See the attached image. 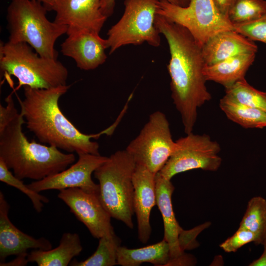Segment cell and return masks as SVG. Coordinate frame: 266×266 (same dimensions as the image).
Masks as SVG:
<instances>
[{"label": "cell", "instance_id": "cell-13", "mask_svg": "<svg viewBox=\"0 0 266 266\" xmlns=\"http://www.w3.org/2000/svg\"><path fill=\"white\" fill-rule=\"evenodd\" d=\"M101 0H56L54 22L67 27L66 34L80 31L100 33L107 17L101 12Z\"/></svg>", "mask_w": 266, "mask_h": 266}, {"label": "cell", "instance_id": "cell-20", "mask_svg": "<svg viewBox=\"0 0 266 266\" xmlns=\"http://www.w3.org/2000/svg\"><path fill=\"white\" fill-rule=\"evenodd\" d=\"M82 249L77 233H65L58 246L48 250H33L28 254L27 259L29 262H35L38 266H66Z\"/></svg>", "mask_w": 266, "mask_h": 266}, {"label": "cell", "instance_id": "cell-5", "mask_svg": "<svg viewBox=\"0 0 266 266\" xmlns=\"http://www.w3.org/2000/svg\"><path fill=\"white\" fill-rule=\"evenodd\" d=\"M25 42H1L0 69L13 76L19 86L48 89L66 85L68 70L56 59L41 57Z\"/></svg>", "mask_w": 266, "mask_h": 266}, {"label": "cell", "instance_id": "cell-4", "mask_svg": "<svg viewBox=\"0 0 266 266\" xmlns=\"http://www.w3.org/2000/svg\"><path fill=\"white\" fill-rule=\"evenodd\" d=\"M47 11L37 0H12L6 14L8 41L27 43L41 57L57 60L55 44L67 27L50 21Z\"/></svg>", "mask_w": 266, "mask_h": 266}, {"label": "cell", "instance_id": "cell-22", "mask_svg": "<svg viewBox=\"0 0 266 266\" xmlns=\"http://www.w3.org/2000/svg\"><path fill=\"white\" fill-rule=\"evenodd\" d=\"M219 106L227 118L245 129L266 128V112L239 103L225 95Z\"/></svg>", "mask_w": 266, "mask_h": 266}, {"label": "cell", "instance_id": "cell-26", "mask_svg": "<svg viewBox=\"0 0 266 266\" xmlns=\"http://www.w3.org/2000/svg\"><path fill=\"white\" fill-rule=\"evenodd\" d=\"M266 14L265 0H235L228 13V17L233 24L253 22Z\"/></svg>", "mask_w": 266, "mask_h": 266}, {"label": "cell", "instance_id": "cell-19", "mask_svg": "<svg viewBox=\"0 0 266 266\" xmlns=\"http://www.w3.org/2000/svg\"><path fill=\"white\" fill-rule=\"evenodd\" d=\"M255 53L238 54L212 65H205L203 74L206 81L221 84L225 88L245 78L255 58Z\"/></svg>", "mask_w": 266, "mask_h": 266}, {"label": "cell", "instance_id": "cell-35", "mask_svg": "<svg viewBox=\"0 0 266 266\" xmlns=\"http://www.w3.org/2000/svg\"><path fill=\"white\" fill-rule=\"evenodd\" d=\"M28 254H24L17 256L16 258L10 262L1 263L0 266H25L29 262L28 261Z\"/></svg>", "mask_w": 266, "mask_h": 266}, {"label": "cell", "instance_id": "cell-31", "mask_svg": "<svg viewBox=\"0 0 266 266\" xmlns=\"http://www.w3.org/2000/svg\"><path fill=\"white\" fill-rule=\"evenodd\" d=\"M5 100L6 106L4 107L0 105V131L3 130L19 113L11 95L8 96Z\"/></svg>", "mask_w": 266, "mask_h": 266}, {"label": "cell", "instance_id": "cell-38", "mask_svg": "<svg viewBox=\"0 0 266 266\" xmlns=\"http://www.w3.org/2000/svg\"><path fill=\"white\" fill-rule=\"evenodd\" d=\"M179 3V5L181 6H187L191 0H176Z\"/></svg>", "mask_w": 266, "mask_h": 266}, {"label": "cell", "instance_id": "cell-14", "mask_svg": "<svg viewBox=\"0 0 266 266\" xmlns=\"http://www.w3.org/2000/svg\"><path fill=\"white\" fill-rule=\"evenodd\" d=\"M67 35L61 45V51L64 56L73 59L79 68L93 70L106 61L107 41L99 33L80 31Z\"/></svg>", "mask_w": 266, "mask_h": 266}, {"label": "cell", "instance_id": "cell-18", "mask_svg": "<svg viewBox=\"0 0 266 266\" xmlns=\"http://www.w3.org/2000/svg\"><path fill=\"white\" fill-rule=\"evenodd\" d=\"M170 179L156 175V205L161 213L164 223L165 239L168 244L170 259L178 257L184 252L180 248L178 237L182 229L177 221L173 212L171 197L174 187Z\"/></svg>", "mask_w": 266, "mask_h": 266}, {"label": "cell", "instance_id": "cell-10", "mask_svg": "<svg viewBox=\"0 0 266 266\" xmlns=\"http://www.w3.org/2000/svg\"><path fill=\"white\" fill-rule=\"evenodd\" d=\"M220 151V144L208 134L190 133L175 141L172 154L159 173L171 180L176 174L193 169L215 171L222 163Z\"/></svg>", "mask_w": 266, "mask_h": 266}, {"label": "cell", "instance_id": "cell-8", "mask_svg": "<svg viewBox=\"0 0 266 266\" xmlns=\"http://www.w3.org/2000/svg\"><path fill=\"white\" fill-rule=\"evenodd\" d=\"M157 14L187 29L201 46L217 33L234 30L213 0H191L185 7L159 0Z\"/></svg>", "mask_w": 266, "mask_h": 266}, {"label": "cell", "instance_id": "cell-3", "mask_svg": "<svg viewBox=\"0 0 266 266\" xmlns=\"http://www.w3.org/2000/svg\"><path fill=\"white\" fill-rule=\"evenodd\" d=\"M25 121L20 113L0 131V159L18 178L43 179L58 173L74 163L73 153L30 141L23 132Z\"/></svg>", "mask_w": 266, "mask_h": 266}, {"label": "cell", "instance_id": "cell-9", "mask_svg": "<svg viewBox=\"0 0 266 266\" xmlns=\"http://www.w3.org/2000/svg\"><path fill=\"white\" fill-rule=\"evenodd\" d=\"M175 144L166 115L156 111L150 115L148 121L126 150L136 164L144 166L156 174L172 154Z\"/></svg>", "mask_w": 266, "mask_h": 266}, {"label": "cell", "instance_id": "cell-36", "mask_svg": "<svg viewBox=\"0 0 266 266\" xmlns=\"http://www.w3.org/2000/svg\"><path fill=\"white\" fill-rule=\"evenodd\" d=\"M264 251L262 255L257 259L251 263L249 266H266V240L263 244Z\"/></svg>", "mask_w": 266, "mask_h": 266}, {"label": "cell", "instance_id": "cell-21", "mask_svg": "<svg viewBox=\"0 0 266 266\" xmlns=\"http://www.w3.org/2000/svg\"><path fill=\"white\" fill-rule=\"evenodd\" d=\"M170 258L169 245L164 239L157 243L139 248L119 246L117 253V265L122 266H138L144 262L166 266Z\"/></svg>", "mask_w": 266, "mask_h": 266}, {"label": "cell", "instance_id": "cell-30", "mask_svg": "<svg viewBox=\"0 0 266 266\" xmlns=\"http://www.w3.org/2000/svg\"><path fill=\"white\" fill-rule=\"evenodd\" d=\"M210 225L209 222H206L190 230L186 231L182 229L178 237L181 251L184 252L185 250H190L197 247L199 245L196 240L198 235Z\"/></svg>", "mask_w": 266, "mask_h": 266}, {"label": "cell", "instance_id": "cell-17", "mask_svg": "<svg viewBox=\"0 0 266 266\" xmlns=\"http://www.w3.org/2000/svg\"><path fill=\"white\" fill-rule=\"evenodd\" d=\"M257 50L253 40L234 30L219 33L202 46V54L207 66L238 54L256 53Z\"/></svg>", "mask_w": 266, "mask_h": 266}, {"label": "cell", "instance_id": "cell-24", "mask_svg": "<svg viewBox=\"0 0 266 266\" xmlns=\"http://www.w3.org/2000/svg\"><path fill=\"white\" fill-rule=\"evenodd\" d=\"M121 240L115 233L99 238V245L94 253L88 259L78 262L72 260V266H113L117 265V253Z\"/></svg>", "mask_w": 266, "mask_h": 266}, {"label": "cell", "instance_id": "cell-16", "mask_svg": "<svg viewBox=\"0 0 266 266\" xmlns=\"http://www.w3.org/2000/svg\"><path fill=\"white\" fill-rule=\"evenodd\" d=\"M10 206L3 193L0 192V264L11 255L27 254L29 249L48 250L52 249L51 242L42 237L35 238L16 228L8 214Z\"/></svg>", "mask_w": 266, "mask_h": 266}, {"label": "cell", "instance_id": "cell-11", "mask_svg": "<svg viewBox=\"0 0 266 266\" xmlns=\"http://www.w3.org/2000/svg\"><path fill=\"white\" fill-rule=\"evenodd\" d=\"M58 197L94 237L99 239L114 233L111 217L101 203L99 193H89L78 188H68L60 190Z\"/></svg>", "mask_w": 266, "mask_h": 266}, {"label": "cell", "instance_id": "cell-1", "mask_svg": "<svg viewBox=\"0 0 266 266\" xmlns=\"http://www.w3.org/2000/svg\"><path fill=\"white\" fill-rule=\"evenodd\" d=\"M155 25L168 45L171 98L188 134L193 132L198 109L211 99L203 74L202 46L187 29L158 14Z\"/></svg>", "mask_w": 266, "mask_h": 266}, {"label": "cell", "instance_id": "cell-33", "mask_svg": "<svg viewBox=\"0 0 266 266\" xmlns=\"http://www.w3.org/2000/svg\"><path fill=\"white\" fill-rule=\"evenodd\" d=\"M168 1L179 5L176 0H166ZM116 0H101L100 9L102 13L107 18L112 15L114 12Z\"/></svg>", "mask_w": 266, "mask_h": 266}, {"label": "cell", "instance_id": "cell-25", "mask_svg": "<svg viewBox=\"0 0 266 266\" xmlns=\"http://www.w3.org/2000/svg\"><path fill=\"white\" fill-rule=\"evenodd\" d=\"M225 89L227 97L266 112V92L255 89L245 78Z\"/></svg>", "mask_w": 266, "mask_h": 266}, {"label": "cell", "instance_id": "cell-32", "mask_svg": "<svg viewBox=\"0 0 266 266\" xmlns=\"http://www.w3.org/2000/svg\"><path fill=\"white\" fill-rule=\"evenodd\" d=\"M194 257L184 252L178 257L170 259L166 266H192L195 264Z\"/></svg>", "mask_w": 266, "mask_h": 266}, {"label": "cell", "instance_id": "cell-7", "mask_svg": "<svg viewBox=\"0 0 266 266\" xmlns=\"http://www.w3.org/2000/svg\"><path fill=\"white\" fill-rule=\"evenodd\" d=\"M159 0H125L124 12L108 30L106 38L109 54L120 47L147 42L158 47L160 33L155 25Z\"/></svg>", "mask_w": 266, "mask_h": 266}, {"label": "cell", "instance_id": "cell-6", "mask_svg": "<svg viewBox=\"0 0 266 266\" xmlns=\"http://www.w3.org/2000/svg\"><path fill=\"white\" fill-rule=\"evenodd\" d=\"M136 163L127 150H119L94 172L99 182V197L110 216L133 229V185Z\"/></svg>", "mask_w": 266, "mask_h": 266}, {"label": "cell", "instance_id": "cell-37", "mask_svg": "<svg viewBox=\"0 0 266 266\" xmlns=\"http://www.w3.org/2000/svg\"><path fill=\"white\" fill-rule=\"evenodd\" d=\"M42 3L48 11L52 10L56 0H37Z\"/></svg>", "mask_w": 266, "mask_h": 266}, {"label": "cell", "instance_id": "cell-23", "mask_svg": "<svg viewBox=\"0 0 266 266\" xmlns=\"http://www.w3.org/2000/svg\"><path fill=\"white\" fill-rule=\"evenodd\" d=\"M240 228L252 232L256 236L255 245H263L266 240V200L260 196L252 198L248 202Z\"/></svg>", "mask_w": 266, "mask_h": 266}, {"label": "cell", "instance_id": "cell-28", "mask_svg": "<svg viewBox=\"0 0 266 266\" xmlns=\"http://www.w3.org/2000/svg\"><path fill=\"white\" fill-rule=\"evenodd\" d=\"M233 26L235 31L251 40L266 43V14L253 22Z\"/></svg>", "mask_w": 266, "mask_h": 266}, {"label": "cell", "instance_id": "cell-34", "mask_svg": "<svg viewBox=\"0 0 266 266\" xmlns=\"http://www.w3.org/2000/svg\"><path fill=\"white\" fill-rule=\"evenodd\" d=\"M219 10L228 16V13L235 0H213Z\"/></svg>", "mask_w": 266, "mask_h": 266}, {"label": "cell", "instance_id": "cell-29", "mask_svg": "<svg viewBox=\"0 0 266 266\" xmlns=\"http://www.w3.org/2000/svg\"><path fill=\"white\" fill-rule=\"evenodd\" d=\"M256 239V236L252 232L239 227L232 236L220 244V247L225 252L234 253L249 243H255Z\"/></svg>", "mask_w": 266, "mask_h": 266}, {"label": "cell", "instance_id": "cell-27", "mask_svg": "<svg viewBox=\"0 0 266 266\" xmlns=\"http://www.w3.org/2000/svg\"><path fill=\"white\" fill-rule=\"evenodd\" d=\"M0 181L14 187L26 195L31 200L35 211L39 213L43 207V203H48L49 199L24 184L22 180L17 178L6 166L3 161L0 159Z\"/></svg>", "mask_w": 266, "mask_h": 266}, {"label": "cell", "instance_id": "cell-12", "mask_svg": "<svg viewBox=\"0 0 266 266\" xmlns=\"http://www.w3.org/2000/svg\"><path fill=\"white\" fill-rule=\"evenodd\" d=\"M78 155V161L68 168L43 179L32 182L27 185L28 187L38 193L49 190L60 191L78 188L89 193H99V185L93 181L92 174L108 157L87 153Z\"/></svg>", "mask_w": 266, "mask_h": 266}, {"label": "cell", "instance_id": "cell-2", "mask_svg": "<svg viewBox=\"0 0 266 266\" xmlns=\"http://www.w3.org/2000/svg\"><path fill=\"white\" fill-rule=\"evenodd\" d=\"M69 87L67 85L48 89L23 87L24 98L19 101L27 128L40 142L67 153L100 155L99 143L92 139L102 134H112L121 121L117 119L110 127L96 134L82 133L59 107L60 98Z\"/></svg>", "mask_w": 266, "mask_h": 266}, {"label": "cell", "instance_id": "cell-15", "mask_svg": "<svg viewBox=\"0 0 266 266\" xmlns=\"http://www.w3.org/2000/svg\"><path fill=\"white\" fill-rule=\"evenodd\" d=\"M156 174L144 166L136 164L133 176V205L137 219L138 238L144 244L150 236V215L152 208L156 205Z\"/></svg>", "mask_w": 266, "mask_h": 266}]
</instances>
